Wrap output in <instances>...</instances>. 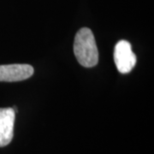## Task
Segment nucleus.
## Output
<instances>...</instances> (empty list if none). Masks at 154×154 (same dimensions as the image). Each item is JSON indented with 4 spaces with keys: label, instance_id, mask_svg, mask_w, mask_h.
Returning a JSON list of instances; mask_svg holds the SVG:
<instances>
[{
    "label": "nucleus",
    "instance_id": "obj_3",
    "mask_svg": "<svg viewBox=\"0 0 154 154\" xmlns=\"http://www.w3.org/2000/svg\"><path fill=\"white\" fill-rule=\"evenodd\" d=\"M33 68L29 64H7L0 65V82H21L31 77Z\"/></svg>",
    "mask_w": 154,
    "mask_h": 154
},
{
    "label": "nucleus",
    "instance_id": "obj_4",
    "mask_svg": "<svg viewBox=\"0 0 154 154\" xmlns=\"http://www.w3.org/2000/svg\"><path fill=\"white\" fill-rule=\"evenodd\" d=\"M16 111L14 108H0V147L11 143L14 136Z\"/></svg>",
    "mask_w": 154,
    "mask_h": 154
},
{
    "label": "nucleus",
    "instance_id": "obj_1",
    "mask_svg": "<svg viewBox=\"0 0 154 154\" xmlns=\"http://www.w3.org/2000/svg\"><path fill=\"white\" fill-rule=\"evenodd\" d=\"M74 53L83 67L91 68L98 64L99 51L91 29L83 28L77 32L74 42Z\"/></svg>",
    "mask_w": 154,
    "mask_h": 154
},
{
    "label": "nucleus",
    "instance_id": "obj_2",
    "mask_svg": "<svg viewBox=\"0 0 154 154\" xmlns=\"http://www.w3.org/2000/svg\"><path fill=\"white\" fill-rule=\"evenodd\" d=\"M136 56L132 51V47L127 40L118 41L114 49V61L118 71L127 74L132 70L136 64Z\"/></svg>",
    "mask_w": 154,
    "mask_h": 154
}]
</instances>
